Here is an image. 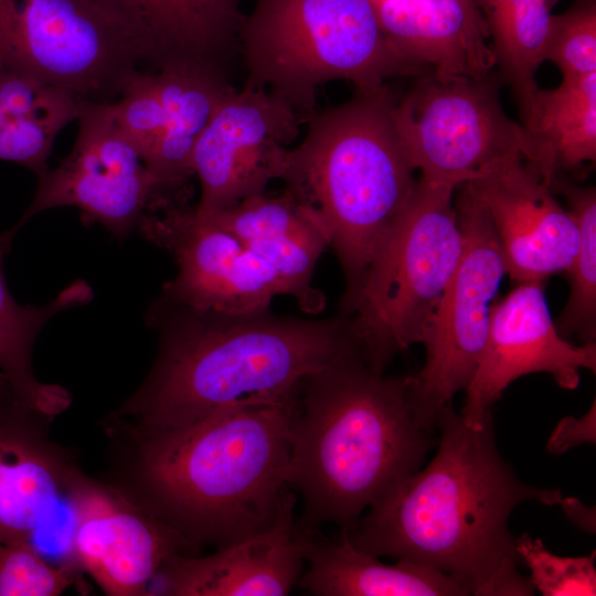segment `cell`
I'll return each mask as SVG.
<instances>
[{
  "mask_svg": "<svg viewBox=\"0 0 596 596\" xmlns=\"http://www.w3.org/2000/svg\"><path fill=\"white\" fill-rule=\"evenodd\" d=\"M563 77L596 72V2L577 0L567 11L553 14L544 51Z\"/></svg>",
  "mask_w": 596,
  "mask_h": 596,
  "instance_id": "cell-33",
  "label": "cell"
},
{
  "mask_svg": "<svg viewBox=\"0 0 596 596\" xmlns=\"http://www.w3.org/2000/svg\"><path fill=\"white\" fill-rule=\"evenodd\" d=\"M469 183L487 207L515 284L566 273L578 245L577 226L533 163L511 155Z\"/></svg>",
  "mask_w": 596,
  "mask_h": 596,
  "instance_id": "cell-16",
  "label": "cell"
},
{
  "mask_svg": "<svg viewBox=\"0 0 596 596\" xmlns=\"http://www.w3.org/2000/svg\"><path fill=\"white\" fill-rule=\"evenodd\" d=\"M296 502V493L284 492L272 528L210 555H170L156 575L158 587L151 595H288L306 563L307 534L297 525Z\"/></svg>",
  "mask_w": 596,
  "mask_h": 596,
  "instance_id": "cell-18",
  "label": "cell"
},
{
  "mask_svg": "<svg viewBox=\"0 0 596 596\" xmlns=\"http://www.w3.org/2000/svg\"><path fill=\"white\" fill-rule=\"evenodd\" d=\"M531 145L528 160L550 187L561 171L596 160V72L563 77L554 89L538 88L521 116Z\"/></svg>",
  "mask_w": 596,
  "mask_h": 596,
  "instance_id": "cell-23",
  "label": "cell"
},
{
  "mask_svg": "<svg viewBox=\"0 0 596 596\" xmlns=\"http://www.w3.org/2000/svg\"><path fill=\"white\" fill-rule=\"evenodd\" d=\"M200 217L210 220L244 244L287 234L319 219L310 206L297 200L288 190L277 196L265 192L252 195Z\"/></svg>",
  "mask_w": 596,
  "mask_h": 596,
  "instance_id": "cell-29",
  "label": "cell"
},
{
  "mask_svg": "<svg viewBox=\"0 0 596 596\" xmlns=\"http://www.w3.org/2000/svg\"><path fill=\"white\" fill-rule=\"evenodd\" d=\"M245 245L269 264L283 295L292 297L301 311L317 315L324 309V295L312 286L317 262L330 245L320 219L287 234Z\"/></svg>",
  "mask_w": 596,
  "mask_h": 596,
  "instance_id": "cell-28",
  "label": "cell"
},
{
  "mask_svg": "<svg viewBox=\"0 0 596 596\" xmlns=\"http://www.w3.org/2000/svg\"><path fill=\"white\" fill-rule=\"evenodd\" d=\"M77 119L71 153L57 168L38 175L35 195L15 231L45 210L75 206L85 221L100 223L121 240L146 215L187 204L189 191L159 180L124 136L111 103L85 102Z\"/></svg>",
  "mask_w": 596,
  "mask_h": 596,
  "instance_id": "cell-11",
  "label": "cell"
},
{
  "mask_svg": "<svg viewBox=\"0 0 596 596\" xmlns=\"http://www.w3.org/2000/svg\"><path fill=\"white\" fill-rule=\"evenodd\" d=\"M81 572L72 561L50 564L31 541L0 542V596H57Z\"/></svg>",
  "mask_w": 596,
  "mask_h": 596,
  "instance_id": "cell-30",
  "label": "cell"
},
{
  "mask_svg": "<svg viewBox=\"0 0 596 596\" xmlns=\"http://www.w3.org/2000/svg\"><path fill=\"white\" fill-rule=\"evenodd\" d=\"M386 87L356 92L349 102L313 115L289 152L286 190L324 225L345 278L343 297L360 284L416 180L396 130Z\"/></svg>",
  "mask_w": 596,
  "mask_h": 596,
  "instance_id": "cell-5",
  "label": "cell"
},
{
  "mask_svg": "<svg viewBox=\"0 0 596 596\" xmlns=\"http://www.w3.org/2000/svg\"><path fill=\"white\" fill-rule=\"evenodd\" d=\"M238 49L246 84L279 96L308 120L316 89L329 81L372 93L391 76L415 73L392 49L369 0H255Z\"/></svg>",
  "mask_w": 596,
  "mask_h": 596,
  "instance_id": "cell-6",
  "label": "cell"
},
{
  "mask_svg": "<svg viewBox=\"0 0 596 596\" xmlns=\"http://www.w3.org/2000/svg\"><path fill=\"white\" fill-rule=\"evenodd\" d=\"M456 1H458L461 4V7L465 9L470 21L477 28V30H479L482 34L489 38L487 26L481 15V12L478 8L477 1L476 0H456Z\"/></svg>",
  "mask_w": 596,
  "mask_h": 596,
  "instance_id": "cell-36",
  "label": "cell"
},
{
  "mask_svg": "<svg viewBox=\"0 0 596 596\" xmlns=\"http://www.w3.org/2000/svg\"><path fill=\"white\" fill-rule=\"evenodd\" d=\"M544 288L545 281L518 283L496 300L486 345L460 412L469 427L481 428L503 391L523 375L549 373L560 387L574 390L582 369L595 373V341L575 345L558 333Z\"/></svg>",
  "mask_w": 596,
  "mask_h": 596,
  "instance_id": "cell-15",
  "label": "cell"
},
{
  "mask_svg": "<svg viewBox=\"0 0 596 596\" xmlns=\"http://www.w3.org/2000/svg\"><path fill=\"white\" fill-rule=\"evenodd\" d=\"M515 547L519 558L531 572V584L542 595H596L595 552L588 556H558L528 533L517 538Z\"/></svg>",
  "mask_w": 596,
  "mask_h": 596,
  "instance_id": "cell-31",
  "label": "cell"
},
{
  "mask_svg": "<svg viewBox=\"0 0 596 596\" xmlns=\"http://www.w3.org/2000/svg\"><path fill=\"white\" fill-rule=\"evenodd\" d=\"M146 321L159 337L156 360L139 389L106 418L107 432L174 429L278 402L304 377L356 349L342 313L315 320L270 308L222 312L160 295Z\"/></svg>",
  "mask_w": 596,
  "mask_h": 596,
  "instance_id": "cell-2",
  "label": "cell"
},
{
  "mask_svg": "<svg viewBox=\"0 0 596 596\" xmlns=\"http://www.w3.org/2000/svg\"><path fill=\"white\" fill-rule=\"evenodd\" d=\"M455 189L416 180L341 312L366 365L384 374L393 358L422 343L462 251Z\"/></svg>",
  "mask_w": 596,
  "mask_h": 596,
  "instance_id": "cell-7",
  "label": "cell"
},
{
  "mask_svg": "<svg viewBox=\"0 0 596 596\" xmlns=\"http://www.w3.org/2000/svg\"><path fill=\"white\" fill-rule=\"evenodd\" d=\"M155 78L166 113V128L149 169L163 183L189 191L195 143L234 88L224 70L198 61L166 63Z\"/></svg>",
  "mask_w": 596,
  "mask_h": 596,
  "instance_id": "cell-21",
  "label": "cell"
},
{
  "mask_svg": "<svg viewBox=\"0 0 596 596\" xmlns=\"http://www.w3.org/2000/svg\"><path fill=\"white\" fill-rule=\"evenodd\" d=\"M437 429L438 449L427 467L341 530L354 547L441 571L470 595H533L530 579L518 571L509 517L526 500L561 504V490L528 485L513 472L498 450L492 416L475 429L447 406Z\"/></svg>",
  "mask_w": 596,
  "mask_h": 596,
  "instance_id": "cell-1",
  "label": "cell"
},
{
  "mask_svg": "<svg viewBox=\"0 0 596 596\" xmlns=\"http://www.w3.org/2000/svg\"><path fill=\"white\" fill-rule=\"evenodd\" d=\"M492 39L491 52L521 116L539 88L534 75L544 61L552 17L549 0H476Z\"/></svg>",
  "mask_w": 596,
  "mask_h": 596,
  "instance_id": "cell-26",
  "label": "cell"
},
{
  "mask_svg": "<svg viewBox=\"0 0 596 596\" xmlns=\"http://www.w3.org/2000/svg\"><path fill=\"white\" fill-rule=\"evenodd\" d=\"M306 532V531H305ZM306 563L297 585L316 596H464L469 589L436 568L397 560L389 565L354 547L339 529L336 540L306 532Z\"/></svg>",
  "mask_w": 596,
  "mask_h": 596,
  "instance_id": "cell-20",
  "label": "cell"
},
{
  "mask_svg": "<svg viewBox=\"0 0 596 596\" xmlns=\"http://www.w3.org/2000/svg\"><path fill=\"white\" fill-rule=\"evenodd\" d=\"M65 499L73 517L72 562L109 596L149 595L172 554L193 553L184 539L119 487L74 471Z\"/></svg>",
  "mask_w": 596,
  "mask_h": 596,
  "instance_id": "cell-13",
  "label": "cell"
},
{
  "mask_svg": "<svg viewBox=\"0 0 596 596\" xmlns=\"http://www.w3.org/2000/svg\"><path fill=\"white\" fill-rule=\"evenodd\" d=\"M146 61L148 39L118 0H0L1 67L111 103Z\"/></svg>",
  "mask_w": 596,
  "mask_h": 596,
  "instance_id": "cell-8",
  "label": "cell"
},
{
  "mask_svg": "<svg viewBox=\"0 0 596 596\" xmlns=\"http://www.w3.org/2000/svg\"><path fill=\"white\" fill-rule=\"evenodd\" d=\"M142 236L168 251L177 275L163 284L161 295L188 307L222 312L267 309L280 284L269 264L243 242L194 206L174 205L146 215L138 226Z\"/></svg>",
  "mask_w": 596,
  "mask_h": 596,
  "instance_id": "cell-14",
  "label": "cell"
},
{
  "mask_svg": "<svg viewBox=\"0 0 596 596\" xmlns=\"http://www.w3.org/2000/svg\"><path fill=\"white\" fill-rule=\"evenodd\" d=\"M308 119L279 96L245 85L222 102L198 139L192 167L201 183L194 206L207 216L284 179L299 127Z\"/></svg>",
  "mask_w": 596,
  "mask_h": 596,
  "instance_id": "cell-12",
  "label": "cell"
},
{
  "mask_svg": "<svg viewBox=\"0 0 596 596\" xmlns=\"http://www.w3.org/2000/svg\"><path fill=\"white\" fill-rule=\"evenodd\" d=\"M17 233L11 227L0 234V370L32 405L55 417L70 406L72 396L63 386L42 383L35 377L33 347L40 331L53 317L85 306L93 299V290L79 279L43 306L18 304L9 291L3 269L4 257Z\"/></svg>",
  "mask_w": 596,
  "mask_h": 596,
  "instance_id": "cell-24",
  "label": "cell"
},
{
  "mask_svg": "<svg viewBox=\"0 0 596 596\" xmlns=\"http://www.w3.org/2000/svg\"><path fill=\"white\" fill-rule=\"evenodd\" d=\"M84 103L39 78L0 66V159L36 175L44 173L55 137L78 118Z\"/></svg>",
  "mask_w": 596,
  "mask_h": 596,
  "instance_id": "cell-25",
  "label": "cell"
},
{
  "mask_svg": "<svg viewBox=\"0 0 596 596\" xmlns=\"http://www.w3.org/2000/svg\"><path fill=\"white\" fill-rule=\"evenodd\" d=\"M53 418L0 372V542L31 541L66 496L77 466L51 440Z\"/></svg>",
  "mask_w": 596,
  "mask_h": 596,
  "instance_id": "cell-17",
  "label": "cell"
},
{
  "mask_svg": "<svg viewBox=\"0 0 596 596\" xmlns=\"http://www.w3.org/2000/svg\"><path fill=\"white\" fill-rule=\"evenodd\" d=\"M395 53L416 73L483 75L494 65L487 36L456 0H369Z\"/></svg>",
  "mask_w": 596,
  "mask_h": 596,
  "instance_id": "cell-19",
  "label": "cell"
},
{
  "mask_svg": "<svg viewBox=\"0 0 596 596\" xmlns=\"http://www.w3.org/2000/svg\"><path fill=\"white\" fill-rule=\"evenodd\" d=\"M553 1H555V0H553Z\"/></svg>",
  "mask_w": 596,
  "mask_h": 596,
  "instance_id": "cell-37",
  "label": "cell"
},
{
  "mask_svg": "<svg viewBox=\"0 0 596 596\" xmlns=\"http://www.w3.org/2000/svg\"><path fill=\"white\" fill-rule=\"evenodd\" d=\"M138 21L158 68L198 61L224 70L238 49L243 0H118Z\"/></svg>",
  "mask_w": 596,
  "mask_h": 596,
  "instance_id": "cell-22",
  "label": "cell"
},
{
  "mask_svg": "<svg viewBox=\"0 0 596 596\" xmlns=\"http://www.w3.org/2000/svg\"><path fill=\"white\" fill-rule=\"evenodd\" d=\"M596 440V407L593 402L589 411L581 418L566 416L555 426L549 437L546 449L554 455H560L574 446L593 443Z\"/></svg>",
  "mask_w": 596,
  "mask_h": 596,
  "instance_id": "cell-34",
  "label": "cell"
},
{
  "mask_svg": "<svg viewBox=\"0 0 596 596\" xmlns=\"http://www.w3.org/2000/svg\"><path fill=\"white\" fill-rule=\"evenodd\" d=\"M111 106L121 132L149 168L166 128V113L155 73L138 71L134 74L119 100Z\"/></svg>",
  "mask_w": 596,
  "mask_h": 596,
  "instance_id": "cell-32",
  "label": "cell"
},
{
  "mask_svg": "<svg viewBox=\"0 0 596 596\" xmlns=\"http://www.w3.org/2000/svg\"><path fill=\"white\" fill-rule=\"evenodd\" d=\"M550 189L566 198L578 231L576 254L565 273L570 296L554 323L564 338L577 336L584 343L593 342L596 338V190L558 177Z\"/></svg>",
  "mask_w": 596,
  "mask_h": 596,
  "instance_id": "cell-27",
  "label": "cell"
},
{
  "mask_svg": "<svg viewBox=\"0 0 596 596\" xmlns=\"http://www.w3.org/2000/svg\"><path fill=\"white\" fill-rule=\"evenodd\" d=\"M292 392L180 428L107 433L123 450L115 486L175 530L193 553L268 530L287 486Z\"/></svg>",
  "mask_w": 596,
  "mask_h": 596,
  "instance_id": "cell-3",
  "label": "cell"
},
{
  "mask_svg": "<svg viewBox=\"0 0 596 596\" xmlns=\"http://www.w3.org/2000/svg\"><path fill=\"white\" fill-rule=\"evenodd\" d=\"M565 514L584 531L595 532L594 509L583 505L575 498H564L561 503Z\"/></svg>",
  "mask_w": 596,
  "mask_h": 596,
  "instance_id": "cell-35",
  "label": "cell"
},
{
  "mask_svg": "<svg viewBox=\"0 0 596 596\" xmlns=\"http://www.w3.org/2000/svg\"><path fill=\"white\" fill-rule=\"evenodd\" d=\"M392 116L421 179L459 188L500 160L531 158L524 128L504 113L488 74L422 77L393 104Z\"/></svg>",
  "mask_w": 596,
  "mask_h": 596,
  "instance_id": "cell-10",
  "label": "cell"
},
{
  "mask_svg": "<svg viewBox=\"0 0 596 596\" xmlns=\"http://www.w3.org/2000/svg\"><path fill=\"white\" fill-rule=\"evenodd\" d=\"M288 429L287 486L301 498L306 532L352 526L436 444L414 416L407 376L373 372L356 349L297 384Z\"/></svg>",
  "mask_w": 596,
  "mask_h": 596,
  "instance_id": "cell-4",
  "label": "cell"
},
{
  "mask_svg": "<svg viewBox=\"0 0 596 596\" xmlns=\"http://www.w3.org/2000/svg\"><path fill=\"white\" fill-rule=\"evenodd\" d=\"M460 188L455 210L462 234L461 255L427 324L422 342L425 364L407 376L414 416L433 433L443 409L451 406L455 394L466 390L475 375L507 275L487 207L469 182Z\"/></svg>",
  "mask_w": 596,
  "mask_h": 596,
  "instance_id": "cell-9",
  "label": "cell"
}]
</instances>
